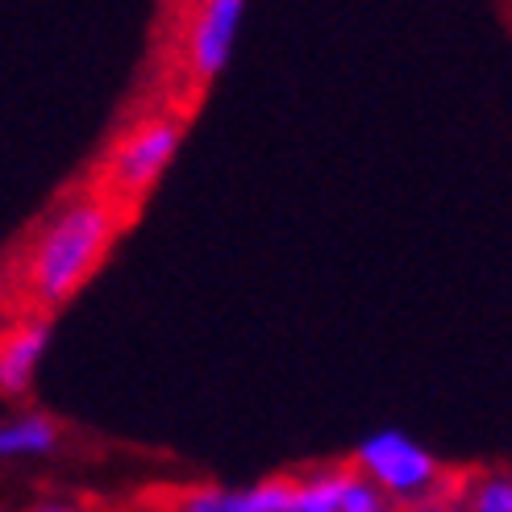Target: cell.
Segmentation results:
<instances>
[{"mask_svg": "<svg viewBox=\"0 0 512 512\" xmlns=\"http://www.w3.org/2000/svg\"><path fill=\"white\" fill-rule=\"evenodd\" d=\"M184 134H188V121L146 105V100H130L125 113L117 117V125L109 130L105 146L96 150L84 175L75 179V188L92 196L113 217L121 234H130L146 209L150 192L159 188L167 163L175 159Z\"/></svg>", "mask_w": 512, "mask_h": 512, "instance_id": "cell-3", "label": "cell"}, {"mask_svg": "<svg viewBox=\"0 0 512 512\" xmlns=\"http://www.w3.org/2000/svg\"><path fill=\"white\" fill-rule=\"evenodd\" d=\"M38 512H75V508H63V504H46V508H38Z\"/></svg>", "mask_w": 512, "mask_h": 512, "instance_id": "cell-12", "label": "cell"}, {"mask_svg": "<svg viewBox=\"0 0 512 512\" xmlns=\"http://www.w3.org/2000/svg\"><path fill=\"white\" fill-rule=\"evenodd\" d=\"M59 442V425L46 417H25L0 425V454H42Z\"/></svg>", "mask_w": 512, "mask_h": 512, "instance_id": "cell-6", "label": "cell"}, {"mask_svg": "<svg viewBox=\"0 0 512 512\" xmlns=\"http://www.w3.org/2000/svg\"><path fill=\"white\" fill-rule=\"evenodd\" d=\"M475 512H512L508 479H483L479 492H475Z\"/></svg>", "mask_w": 512, "mask_h": 512, "instance_id": "cell-11", "label": "cell"}, {"mask_svg": "<svg viewBox=\"0 0 512 512\" xmlns=\"http://www.w3.org/2000/svg\"><path fill=\"white\" fill-rule=\"evenodd\" d=\"M358 463H363L383 488L404 496V500H417L433 479H438V463L417 446L408 442L404 433H375V438L363 442V450H358Z\"/></svg>", "mask_w": 512, "mask_h": 512, "instance_id": "cell-4", "label": "cell"}, {"mask_svg": "<svg viewBox=\"0 0 512 512\" xmlns=\"http://www.w3.org/2000/svg\"><path fill=\"white\" fill-rule=\"evenodd\" d=\"M117 238L121 229L113 217L67 184L0 250V325L25 317L55 321L63 304L105 267Z\"/></svg>", "mask_w": 512, "mask_h": 512, "instance_id": "cell-1", "label": "cell"}, {"mask_svg": "<svg viewBox=\"0 0 512 512\" xmlns=\"http://www.w3.org/2000/svg\"><path fill=\"white\" fill-rule=\"evenodd\" d=\"M50 342V321L25 317V321H5L0 325V396L17 400L30 392L34 367Z\"/></svg>", "mask_w": 512, "mask_h": 512, "instance_id": "cell-5", "label": "cell"}, {"mask_svg": "<svg viewBox=\"0 0 512 512\" xmlns=\"http://www.w3.org/2000/svg\"><path fill=\"white\" fill-rule=\"evenodd\" d=\"M292 492H296L292 475L267 479V483H259V488H250V492L238 496V512H288L292 508Z\"/></svg>", "mask_w": 512, "mask_h": 512, "instance_id": "cell-8", "label": "cell"}, {"mask_svg": "<svg viewBox=\"0 0 512 512\" xmlns=\"http://www.w3.org/2000/svg\"><path fill=\"white\" fill-rule=\"evenodd\" d=\"M338 512H388V508H383V496L371 488V483L350 479L342 500H338Z\"/></svg>", "mask_w": 512, "mask_h": 512, "instance_id": "cell-10", "label": "cell"}, {"mask_svg": "<svg viewBox=\"0 0 512 512\" xmlns=\"http://www.w3.org/2000/svg\"><path fill=\"white\" fill-rule=\"evenodd\" d=\"M350 479L354 475L338 471V475H321V479H309V483H296L288 512H338V500H342Z\"/></svg>", "mask_w": 512, "mask_h": 512, "instance_id": "cell-7", "label": "cell"}, {"mask_svg": "<svg viewBox=\"0 0 512 512\" xmlns=\"http://www.w3.org/2000/svg\"><path fill=\"white\" fill-rule=\"evenodd\" d=\"M175 508L167 512H238V496H229L221 488H196V492H175Z\"/></svg>", "mask_w": 512, "mask_h": 512, "instance_id": "cell-9", "label": "cell"}, {"mask_svg": "<svg viewBox=\"0 0 512 512\" xmlns=\"http://www.w3.org/2000/svg\"><path fill=\"white\" fill-rule=\"evenodd\" d=\"M242 5L246 0H159L150 55L134 100H146L192 125L229 59Z\"/></svg>", "mask_w": 512, "mask_h": 512, "instance_id": "cell-2", "label": "cell"}]
</instances>
